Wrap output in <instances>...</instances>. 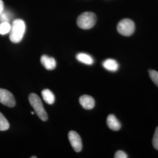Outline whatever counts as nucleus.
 I'll use <instances>...</instances> for the list:
<instances>
[{"label":"nucleus","instance_id":"20","mask_svg":"<svg viewBox=\"0 0 158 158\" xmlns=\"http://www.w3.org/2000/svg\"><path fill=\"white\" fill-rule=\"evenodd\" d=\"M31 158H36V156H32V157H31Z\"/></svg>","mask_w":158,"mask_h":158},{"label":"nucleus","instance_id":"3","mask_svg":"<svg viewBox=\"0 0 158 158\" xmlns=\"http://www.w3.org/2000/svg\"><path fill=\"white\" fill-rule=\"evenodd\" d=\"M97 17L95 14L91 12H85L77 18V24L80 28L89 29L95 25Z\"/></svg>","mask_w":158,"mask_h":158},{"label":"nucleus","instance_id":"21","mask_svg":"<svg viewBox=\"0 0 158 158\" xmlns=\"http://www.w3.org/2000/svg\"><path fill=\"white\" fill-rule=\"evenodd\" d=\"M32 113V115H34V111H32V113Z\"/></svg>","mask_w":158,"mask_h":158},{"label":"nucleus","instance_id":"18","mask_svg":"<svg viewBox=\"0 0 158 158\" xmlns=\"http://www.w3.org/2000/svg\"><path fill=\"white\" fill-rule=\"evenodd\" d=\"M115 158H127L128 156L127 155L122 151H118L117 152L115 153L114 155Z\"/></svg>","mask_w":158,"mask_h":158},{"label":"nucleus","instance_id":"16","mask_svg":"<svg viewBox=\"0 0 158 158\" xmlns=\"http://www.w3.org/2000/svg\"><path fill=\"white\" fill-rule=\"evenodd\" d=\"M152 144L153 147L158 150V127L156 128L154 135L153 137Z\"/></svg>","mask_w":158,"mask_h":158},{"label":"nucleus","instance_id":"4","mask_svg":"<svg viewBox=\"0 0 158 158\" xmlns=\"http://www.w3.org/2000/svg\"><path fill=\"white\" fill-rule=\"evenodd\" d=\"M135 23L130 19H123L119 21L117 25V31L123 36H129L135 31Z\"/></svg>","mask_w":158,"mask_h":158},{"label":"nucleus","instance_id":"19","mask_svg":"<svg viewBox=\"0 0 158 158\" xmlns=\"http://www.w3.org/2000/svg\"><path fill=\"white\" fill-rule=\"evenodd\" d=\"M4 2L2 0H0V14L4 11Z\"/></svg>","mask_w":158,"mask_h":158},{"label":"nucleus","instance_id":"1","mask_svg":"<svg viewBox=\"0 0 158 158\" xmlns=\"http://www.w3.org/2000/svg\"><path fill=\"white\" fill-rule=\"evenodd\" d=\"M25 30L26 26L23 20L21 19L14 20L12 23L10 40L14 44L20 42L23 40Z\"/></svg>","mask_w":158,"mask_h":158},{"label":"nucleus","instance_id":"14","mask_svg":"<svg viewBox=\"0 0 158 158\" xmlns=\"http://www.w3.org/2000/svg\"><path fill=\"white\" fill-rule=\"evenodd\" d=\"M11 28V25L8 22H3L0 24V34L6 35L10 32Z\"/></svg>","mask_w":158,"mask_h":158},{"label":"nucleus","instance_id":"6","mask_svg":"<svg viewBox=\"0 0 158 158\" xmlns=\"http://www.w3.org/2000/svg\"><path fill=\"white\" fill-rule=\"evenodd\" d=\"M69 139L70 142V144L74 150L76 152H79L81 151L83 145L82 141L80 136L77 132L74 131H71L69 133Z\"/></svg>","mask_w":158,"mask_h":158},{"label":"nucleus","instance_id":"7","mask_svg":"<svg viewBox=\"0 0 158 158\" xmlns=\"http://www.w3.org/2000/svg\"><path fill=\"white\" fill-rule=\"evenodd\" d=\"M79 102L81 106L85 110H91L94 107L95 101L94 98L89 95H83L79 98Z\"/></svg>","mask_w":158,"mask_h":158},{"label":"nucleus","instance_id":"9","mask_svg":"<svg viewBox=\"0 0 158 158\" xmlns=\"http://www.w3.org/2000/svg\"><path fill=\"white\" fill-rule=\"evenodd\" d=\"M107 124L110 129L115 131L120 130L121 127V125L119 122L118 120L113 114H110L108 116Z\"/></svg>","mask_w":158,"mask_h":158},{"label":"nucleus","instance_id":"15","mask_svg":"<svg viewBox=\"0 0 158 158\" xmlns=\"http://www.w3.org/2000/svg\"><path fill=\"white\" fill-rule=\"evenodd\" d=\"M149 74L151 79H152L153 82L158 87V72L153 70H150L149 71Z\"/></svg>","mask_w":158,"mask_h":158},{"label":"nucleus","instance_id":"13","mask_svg":"<svg viewBox=\"0 0 158 158\" xmlns=\"http://www.w3.org/2000/svg\"><path fill=\"white\" fill-rule=\"evenodd\" d=\"M10 124L3 114L0 113V131H4L8 130Z\"/></svg>","mask_w":158,"mask_h":158},{"label":"nucleus","instance_id":"8","mask_svg":"<svg viewBox=\"0 0 158 158\" xmlns=\"http://www.w3.org/2000/svg\"><path fill=\"white\" fill-rule=\"evenodd\" d=\"M40 62L42 64L49 70H54L56 66V62L54 58L48 56L47 55H42L40 57Z\"/></svg>","mask_w":158,"mask_h":158},{"label":"nucleus","instance_id":"17","mask_svg":"<svg viewBox=\"0 0 158 158\" xmlns=\"http://www.w3.org/2000/svg\"><path fill=\"white\" fill-rule=\"evenodd\" d=\"M10 14L6 13V12L3 13V12H2L0 14V20L2 21V23L3 22H8V21L10 20Z\"/></svg>","mask_w":158,"mask_h":158},{"label":"nucleus","instance_id":"5","mask_svg":"<svg viewBox=\"0 0 158 158\" xmlns=\"http://www.w3.org/2000/svg\"><path fill=\"white\" fill-rule=\"evenodd\" d=\"M0 102L8 107H14L15 106V98L11 93L2 89H0Z\"/></svg>","mask_w":158,"mask_h":158},{"label":"nucleus","instance_id":"10","mask_svg":"<svg viewBox=\"0 0 158 158\" xmlns=\"http://www.w3.org/2000/svg\"><path fill=\"white\" fill-rule=\"evenodd\" d=\"M102 65L106 69L111 72H116L119 67L118 63L111 59H108L105 60L102 63Z\"/></svg>","mask_w":158,"mask_h":158},{"label":"nucleus","instance_id":"12","mask_svg":"<svg viewBox=\"0 0 158 158\" xmlns=\"http://www.w3.org/2000/svg\"><path fill=\"white\" fill-rule=\"evenodd\" d=\"M77 59L80 62L83 63L85 64L91 65L94 63V60L92 57L84 53H80L76 56Z\"/></svg>","mask_w":158,"mask_h":158},{"label":"nucleus","instance_id":"2","mask_svg":"<svg viewBox=\"0 0 158 158\" xmlns=\"http://www.w3.org/2000/svg\"><path fill=\"white\" fill-rule=\"evenodd\" d=\"M29 102L39 118L43 121H46L48 118V114L40 97L35 93H32L29 96Z\"/></svg>","mask_w":158,"mask_h":158},{"label":"nucleus","instance_id":"11","mask_svg":"<svg viewBox=\"0 0 158 158\" xmlns=\"http://www.w3.org/2000/svg\"><path fill=\"white\" fill-rule=\"evenodd\" d=\"M42 96L44 101L48 104H53L55 101L54 94L49 89H45L42 91Z\"/></svg>","mask_w":158,"mask_h":158}]
</instances>
